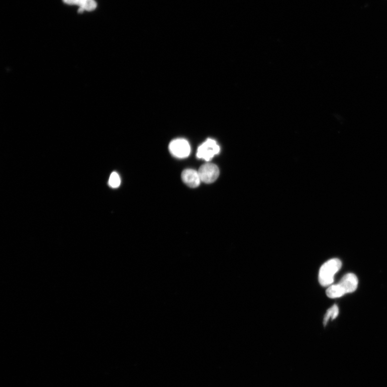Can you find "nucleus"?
I'll return each instance as SVG.
<instances>
[{
	"label": "nucleus",
	"instance_id": "f257e3e1",
	"mask_svg": "<svg viewBox=\"0 0 387 387\" xmlns=\"http://www.w3.org/2000/svg\"><path fill=\"white\" fill-rule=\"evenodd\" d=\"M358 280L353 273L344 276L339 283L329 287L326 290L327 296L331 298L342 297L347 293L353 292L358 288Z\"/></svg>",
	"mask_w": 387,
	"mask_h": 387
},
{
	"label": "nucleus",
	"instance_id": "f03ea898",
	"mask_svg": "<svg viewBox=\"0 0 387 387\" xmlns=\"http://www.w3.org/2000/svg\"><path fill=\"white\" fill-rule=\"evenodd\" d=\"M342 263L338 259H332L326 262L321 267L319 272V282L322 286L326 287L334 282L336 273L341 269Z\"/></svg>",
	"mask_w": 387,
	"mask_h": 387
},
{
	"label": "nucleus",
	"instance_id": "7ed1b4c3",
	"mask_svg": "<svg viewBox=\"0 0 387 387\" xmlns=\"http://www.w3.org/2000/svg\"><path fill=\"white\" fill-rule=\"evenodd\" d=\"M219 152L220 147L215 140L208 139L198 147L196 156L206 162H209L215 156L218 155Z\"/></svg>",
	"mask_w": 387,
	"mask_h": 387
},
{
	"label": "nucleus",
	"instance_id": "20e7f679",
	"mask_svg": "<svg viewBox=\"0 0 387 387\" xmlns=\"http://www.w3.org/2000/svg\"><path fill=\"white\" fill-rule=\"evenodd\" d=\"M169 150L173 156L180 159L188 157L191 151L188 141L182 138L173 140L169 145Z\"/></svg>",
	"mask_w": 387,
	"mask_h": 387
},
{
	"label": "nucleus",
	"instance_id": "39448f33",
	"mask_svg": "<svg viewBox=\"0 0 387 387\" xmlns=\"http://www.w3.org/2000/svg\"><path fill=\"white\" fill-rule=\"evenodd\" d=\"M201 181L205 184L214 183L218 178L219 170L213 164H205L200 167L198 171Z\"/></svg>",
	"mask_w": 387,
	"mask_h": 387
},
{
	"label": "nucleus",
	"instance_id": "423d86ee",
	"mask_svg": "<svg viewBox=\"0 0 387 387\" xmlns=\"http://www.w3.org/2000/svg\"><path fill=\"white\" fill-rule=\"evenodd\" d=\"M182 178L184 183L192 189L197 188L201 182L198 172L192 169L184 170Z\"/></svg>",
	"mask_w": 387,
	"mask_h": 387
},
{
	"label": "nucleus",
	"instance_id": "0eeeda50",
	"mask_svg": "<svg viewBox=\"0 0 387 387\" xmlns=\"http://www.w3.org/2000/svg\"><path fill=\"white\" fill-rule=\"evenodd\" d=\"M63 1L66 4L78 5L79 13H82L85 11H92L95 10L97 7V3L95 0H63Z\"/></svg>",
	"mask_w": 387,
	"mask_h": 387
},
{
	"label": "nucleus",
	"instance_id": "6e6552de",
	"mask_svg": "<svg viewBox=\"0 0 387 387\" xmlns=\"http://www.w3.org/2000/svg\"><path fill=\"white\" fill-rule=\"evenodd\" d=\"M339 313V309L337 305H334L327 311L324 318V324L325 325L328 322L329 320L335 319Z\"/></svg>",
	"mask_w": 387,
	"mask_h": 387
},
{
	"label": "nucleus",
	"instance_id": "1a4fd4ad",
	"mask_svg": "<svg viewBox=\"0 0 387 387\" xmlns=\"http://www.w3.org/2000/svg\"><path fill=\"white\" fill-rule=\"evenodd\" d=\"M120 184H121V179H120L118 173L116 172L112 173L109 180V186L113 189H117Z\"/></svg>",
	"mask_w": 387,
	"mask_h": 387
}]
</instances>
